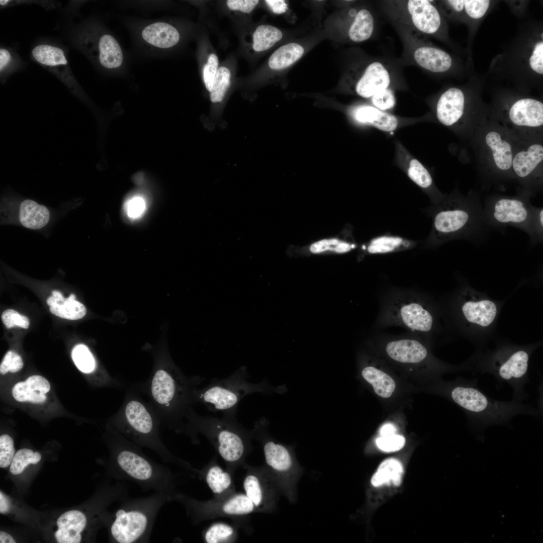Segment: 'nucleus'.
Wrapping results in <instances>:
<instances>
[{"label":"nucleus","instance_id":"680f3d73","mask_svg":"<svg viewBox=\"0 0 543 543\" xmlns=\"http://www.w3.org/2000/svg\"><path fill=\"white\" fill-rule=\"evenodd\" d=\"M446 2L452 9L456 12H460L464 9V0H451Z\"/></svg>","mask_w":543,"mask_h":543},{"label":"nucleus","instance_id":"052dcab7","mask_svg":"<svg viewBox=\"0 0 543 543\" xmlns=\"http://www.w3.org/2000/svg\"><path fill=\"white\" fill-rule=\"evenodd\" d=\"M10 503L8 498L1 491L0 493V513H7L10 509Z\"/></svg>","mask_w":543,"mask_h":543},{"label":"nucleus","instance_id":"20e7f679","mask_svg":"<svg viewBox=\"0 0 543 543\" xmlns=\"http://www.w3.org/2000/svg\"><path fill=\"white\" fill-rule=\"evenodd\" d=\"M433 323L432 314L420 291L393 288L382 295L376 324L378 328L402 327L421 338L432 330Z\"/></svg>","mask_w":543,"mask_h":543},{"label":"nucleus","instance_id":"7ed1b4c3","mask_svg":"<svg viewBox=\"0 0 543 543\" xmlns=\"http://www.w3.org/2000/svg\"><path fill=\"white\" fill-rule=\"evenodd\" d=\"M170 494L155 492L146 497L121 500L112 517L111 537L117 543L149 542L157 515L161 508L171 501Z\"/></svg>","mask_w":543,"mask_h":543},{"label":"nucleus","instance_id":"0eeeda50","mask_svg":"<svg viewBox=\"0 0 543 543\" xmlns=\"http://www.w3.org/2000/svg\"><path fill=\"white\" fill-rule=\"evenodd\" d=\"M245 367H241L229 377L213 379L203 388L194 391L195 402L203 404L208 410L221 412L223 415L236 416L239 402L250 394L265 391L264 383L254 384L247 381Z\"/></svg>","mask_w":543,"mask_h":543},{"label":"nucleus","instance_id":"bf43d9fd","mask_svg":"<svg viewBox=\"0 0 543 543\" xmlns=\"http://www.w3.org/2000/svg\"><path fill=\"white\" fill-rule=\"evenodd\" d=\"M396 428L391 423H386L383 425L380 429V434L381 436H385L395 434Z\"/></svg>","mask_w":543,"mask_h":543},{"label":"nucleus","instance_id":"423d86ee","mask_svg":"<svg viewBox=\"0 0 543 543\" xmlns=\"http://www.w3.org/2000/svg\"><path fill=\"white\" fill-rule=\"evenodd\" d=\"M186 420L181 431L204 434L226 462H238L246 454L250 433L237 422L236 416H202L192 410Z\"/></svg>","mask_w":543,"mask_h":543},{"label":"nucleus","instance_id":"e433bc0d","mask_svg":"<svg viewBox=\"0 0 543 543\" xmlns=\"http://www.w3.org/2000/svg\"><path fill=\"white\" fill-rule=\"evenodd\" d=\"M245 494L253 502L255 508L260 507L264 500L263 487L258 477L253 474H249L243 481Z\"/></svg>","mask_w":543,"mask_h":543},{"label":"nucleus","instance_id":"2f4dec72","mask_svg":"<svg viewBox=\"0 0 543 543\" xmlns=\"http://www.w3.org/2000/svg\"><path fill=\"white\" fill-rule=\"evenodd\" d=\"M283 37L282 32L277 28L267 25L258 26L253 35V48L257 52L266 50Z\"/></svg>","mask_w":543,"mask_h":543},{"label":"nucleus","instance_id":"f704fd0d","mask_svg":"<svg viewBox=\"0 0 543 543\" xmlns=\"http://www.w3.org/2000/svg\"><path fill=\"white\" fill-rule=\"evenodd\" d=\"M32 53L37 61L45 65L54 66L67 64L63 51L58 47L39 45L33 49Z\"/></svg>","mask_w":543,"mask_h":543},{"label":"nucleus","instance_id":"09e8293b","mask_svg":"<svg viewBox=\"0 0 543 543\" xmlns=\"http://www.w3.org/2000/svg\"><path fill=\"white\" fill-rule=\"evenodd\" d=\"M2 319L7 328L18 326L27 329L29 326L28 318L13 309L4 311L2 315Z\"/></svg>","mask_w":543,"mask_h":543},{"label":"nucleus","instance_id":"4d7b16f0","mask_svg":"<svg viewBox=\"0 0 543 543\" xmlns=\"http://www.w3.org/2000/svg\"><path fill=\"white\" fill-rule=\"evenodd\" d=\"M265 2L275 14L284 13L288 9L287 3L283 0H266Z\"/></svg>","mask_w":543,"mask_h":543},{"label":"nucleus","instance_id":"a19ab883","mask_svg":"<svg viewBox=\"0 0 543 543\" xmlns=\"http://www.w3.org/2000/svg\"><path fill=\"white\" fill-rule=\"evenodd\" d=\"M71 357L75 366L82 372L89 373L95 368L94 358L86 346L76 345L71 351Z\"/></svg>","mask_w":543,"mask_h":543},{"label":"nucleus","instance_id":"6ab92c4d","mask_svg":"<svg viewBox=\"0 0 543 543\" xmlns=\"http://www.w3.org/2000/svg\"><path fill=\"white\" fill-rule=\"evenodd\" d=\"M141 36L148 44L161 49L175 45L180 38L177 30L165 22H155L146 26L142 30Z\"/></svg>","mask_w":543,"mask_h":543},{"label":"nucleus","instance_id":"393cba45","mask_svg":"<svg viewBox=\"0 0 543 543\" xmlns=\"http://www.w3.org/2000/svg\"><path fill=\"white\" fill-rule=\"evenodd\" d=\"M462 311L469 321L482 326H487L495 319L497 308L493 302L489 300L468 302L463 306Z\"/></svg>","mask_w":543,"mask_h":543},{"label":"nucleus","instance_id":"c85d7f7f","mask_svg":"<svg viewBox=\"0 0 543 543\" xmlns=\"http://www.w3.org/2000/svg\"><path fill=\"white\" fill-rule=\"evenodd\" d=\"M414 245V242L400 236L382 235L373 239L367 250L370 254H385L406 250Z\"/></svg>","mask_w":543,"mask_h":543},{"label":"nucleus","instance_id":"9d476101","mask_svg":"<svg viewBox=\"0 0 543 543\" xmlns=\"http://www.w3.org/2000/svg\"><path fill=\"white\" fill-rule=\"evenodd\" d=\"M533 207L527 198L501 197L486 204L483 208L484 219L489 228L501 231L512 226L529 237Z\"/></svg>","mask_w":543,"mask_h":543},{"label":"nucleus","instance_id":"4c0bfd02","mask_svg":"<svg viewBox=\"0 0 543 543\" xmlns=\"http://www.w3.org/2000/svg\"><path fill=\"white\" fill-rule=\"evenodd\" d=\"M12 393L14 398L20 402L41 404L45 402L47 399L45 394L36 391L25 381L16 383L12 389Z\"/></svg>","mask_w":543,"mask_h":543},{"label":"nucleus","instance_id":"72a5a7b5","mask_svg":"<svg viewBox=\"0 0 543 543\" xmlns=\"http://www.w3.org/2000/svg\"><path fill=\"white\" fill-rule=\"evenodd\" d=\"M255 509L253 502L244 494H237L229 497L220 506L221 513L231 516L248 514Z\"/></svg>","mask_w":543,"mask_h":543},{"label":"nucleus","instance_id":"13d9d810","mask_svg":"<svg viewBox=\"0 0 543 543\" xmlns=\"http://www.w3.org/2000/svg\"><path fill=\"white\" fill-rule=\"evenodd\" d=\"M11 58L10 52L5 49H0V70L2 71L9 63Z\"/></svg>","mask_w":543,"mask_h":543},{"label":"nucleus","instance_id":"473e14b6","mask_svg":"<svg viewBox=\"0 0 543 543\" xmlns=\"http://www.w3.org/2000/svg\"><path fill=\"white\" fill-rule=\"evenodd\" d=\"M205 478L208 486L216 495L223 494L232 486L230 474L217 465L211 467L205 473Z\"/></svg>","mask_w":543,"mask_h":543},{"label":"nucleus","instance_id":"f03ea898","mask_svg":"<svg viewBox=\"0 0 543 543\" xmlns=\"http://www.w3.org/2000/svg\"><path fill=\"white\" fill-rule=\"evenodd\" d=\"M450 396L464 410L469 423L477 427L505 424L518 415H539L538 411L530 405L513 400L503 401L489 397L479 389L476 379H459L452 387Z\"/></svg>","mask_w":543,"mask_h":543},{"label":"nucleus","instance_id":"9b49d317","mask_svg":"<svg viewBox=\"0 0 543 543\" xmlns=\"http://www.w3.org/2000/svg\"><path fill=\"white\" fill-rule=\"evenodd\" d=\"M378 340L384 345L386 355L392 360L404 365H417L428 357V351L419 337L407 332L401 335L380 334Z\"/></svg>","mask_w":543,"mask_h":543},{"label":"nucleus","instance_id":"f3484780","mask_svg":"<svg viewBox=\"0 0 543 543\" xmlns=\"http://www.w3.org/2000/svg\"><path fill=\"white\" fill-rule=\"evenodd\" d=\"M87 516L81 511L72 510L61 514L57 519V530L54 535L59 543H79L81 533L87 526Z\"/></svg>","mask_w":543,"mask_h":543},{"label":"nucleus","instance_id":"6e6d98bb","mask_svg":"<svg viewBox=\"0 0 543 543\" xmlns=\"http://www.w3.org/2000/svg\"><path fill=\"white\" fill-rule=\"evenodd\" d=\"M127 212L128 215L133 218L139 217L143 212L145 203L143 198L135 197L131 199L127 203Z\"/></svg>","mask_w":543,"mask_h":543},{"label":"nucleus","instance_id":"5701e85b","mask_svg":"<svg viewBox=\"0 0 543 543\" xmlns=\"http://www.w3.org/2000/svg\"><path fill=\"white\" fill-rule=\"evenodd\" d=\"M485 141L491 150L496 167L502 171L509 170L512 166L513 160L512 150L510 143L503 139L501 135L495 131L487 134Z\"/></svg>","mask_w":543,"mask_h":543},{"label":"nucleus","instance_id":"cd10ccee","mask_svg":"<svg viewBox=\"0 0 543 543\" xmlns=\"http://www.w3.org/2000/svg\"><path fill=\"white\" fill-rule=\"evenodd\" d=\"M361 375L371 384L376 393L379 396L388 398L391 396L395 389L394 380L383 371L372 366L365 367Z\"/></svg>","mask_w":543,"mask_h":543},{"label":"nucleus","instance_id":"0e129e2a","mask_svg":"<svg viewBox=\"0 0 543 543\" xmlns=\"http://www.w3.org/2000/svg\"><path fill=\"white\" fill-rule=\"evenodd\" d=\"M9 2V1H8V0H1V1H0V4H1V6H5V5H6V4H7V3H8Z\"/></svg>","mask_w":543,"mask_h":543},{"label":"nucleus","instance_id":"7c9ffc66","mask_svg":"<svg viewBox=\"0 0 543 543\" xmlns=\"http://www.w3.org/2000/svg\"><path fill=\"white\" fill-rule=\"evenodd\" d=\"M374 28V20L372 14L366 9L358 12L351 25L348 35L353 42H360L369 39Z\"/></svg>","mask_w":543,"mask_h":543},{"label":"nucleus","instance_id":"39448f33","mask_svg":"<svg viewBox=\"0 0 543 543\" xmlns=\"http://www.w3.org/2000/svg\"><path fill=\"white\" fill-rule=\"evenodd\" d=\"M113 466L118 479L136 483L144 491H174L175 476L171 471L149 459L123 436L115 451Z\"/></svg>","mask_w":543,"mask_h":543},{"label":"nucleus","instance_id":"dca6fc26","mask_svg":"<svg viewBox=\"0 0 543 543\" xmlns=\"http://www.w3.org/2000/svg\"><path fill=\"white\" fill-rule=\"evenodd\" d=\"M407 8L413 24L420 31L433 34L439 29L441 18L437 9L426 0H410Z\"/></svg>","mask_w":543,"mask_h":543},{"label":"nucleus","instance_id":"6e6552de","mask_svg":"<svg viewBox=\"0 0 543 543\" xmlns=\"http://www.w3.org/2000/svg\"><path fill=\"white\" fill-rule=\"evenodd\" d=\"M121 430L123 435L136 444L155 451L165 463H183L174 457L162 443L158 427L144 404L137 400H131L123 411Z\"/></svg>","mask_w":543,"mask_h":543},{"label":"nucleus","instance_id":"c9c22d12","mask_svg":"<svg viewBox=\"0 0 543 543\" xmlns=\"http://www.w3.org/2000/svg\"><path fill=\"white\" fill-rule=\"evenodd\" d=\"M41 459V455L39 452H34L28 448L21 449L15 454L10 465V471L13 475L20 474L29 464H36Z\"/></svg>","mask_w":543,"mask_h":543},{"label":"nucleus","instance_id":"aec40b11","mask_svg":"<svg viewBox=\"0 0 543 543\" xmlns=\"http://www.w3.org/2000/svg\"><path fill=\"white\" fill-rule=\"evenodd\" d=\"M52 296L47 300L50 306V311L54 315L66 319L75 320L83 318L86 314V308L81 303L75 300V296L72 294L65 298L61 293L56 290L52 291Z\"/></svg>","mask_w":543,"mask_h":543},{"label":"nucleus","instance_id":"4468645a","mask_svg":"<svg viewBox=\"0 0 543 543\" xmlns=\"http://www.w3.org/2000/svg\"><path fill=\"white\" fill-rule=\"evenodd\" d=\"M390 77L388 70L379 62L366 66L354 83V89L358 96L372 98L379 92L388 88Z\"/></svg>","mask_w":543,"mask_h":543},{"label":"nucleus","instance_id":"b1692460","mask_svg":"<svg viewBox=\"0 0 543 543\" xmlns=\"http://www.w3.org/2000/svg\"><path fill=\"white\" fill-rule=\"evenodd\" d=\"M263 452L266 463L275 471L286 473L292 467V458L284 445L267 440L264 443Z\"/></svg>","mask_w":543,"mask_h":543},{"label":"nucleus","instance_id":"79ce46f5","mask_svg":"<svg viewBox=\"0 0 543 543\" xmlns=\"http://www.w3.org/2000/svg\"><path fill=\"white\" fill-rule=\"evenodd\" d=\"M231 74L226 67L218 68L211 91L210 98L212 102H221L230 84Z\"/></svg>","mask_w":543,"mask_h":543},{"label":"nucleus","instance_id":"3c124183","mask_svg":"<svg viewBox=\"0 0 543 543\" xmlns=\"http://www.w3.org/2000/svg\"><path fill=\"white\" fill-rule=\"evenodd\" d=\"M218 59L212 53L208 57L207 62L203 68V79L206 88L211 92L218 70Z\"/></svg>","mask_w":543,"mask_h":543},{"label":"nucleus","instance_id":"5fc2aeb1","mask_svg":"<svg viewBox=\"0 0 543 543\" xmlns=\"http://www.w3.org/2000/svg\"><path fill=\"white\" fill-rule=\"evenodd\" d=\"M257 0H229L226 4L228 8L233 11L250 13L258 4Z\"/></svg>","mask_w":543,"mask_h":543},{"label":"nucleus","instance_id":"49530a36","mask_svg":"<svg viewBox=\"0 0 543 543\" xmlns=\"http://www.w3.org/2000/svg\"><path fill=\"white\" fill-rule=\"evenodd\" d=\"M22 357L15 352L8 351L4 356L0 365V373L5 375L8 372L16 373L23 367Z\"/></svg>","mask_w":543,"mask_h":543},{"label":"nucleus","instance_id":"c03bdc74","mask_svg":"<svg viewBox=\"0 0 543 543\" xmlns=\"http://www.w3.org/2000/svg\"><path fill=\"white\" fill-rule=\"evenodd\" d=\"M15 456L13 439L8 434L0 436V467L6 468L11 465Z\"/></svg>","mask_w":543,"mask_h":543},{"label":"nucleus","instance_id":"c756f323","mask_svg":"<svg viewBox=\"0 0 543 543\" xmlns=\"http://www.w3.org/2000/svg\"><path fill=\"white\" fill-rule=\"evenodd\" d=\"M304 49L297 43H290L277 49L270 56L268 65L272 69L287 68L299 60L303 55Z\"/></svg>","mask_w":543,"mask_h":543},{"label":"nucleus","instance_id":"ea45409f","mask_svg":"<svg viewBox=\"0 0 543 543\" xmlns=\"http://www.w3.org/2000/svg\"><path fill=\"white\" fill-rule=\"evenodd\" d=\"M235 530L230 525L216 523L211 525L205 532L204 540L207 543L225 542L234 536Z\"/></svg>","mask_w":543,"mask_h":543},{"label":"nucleus","instance_id":"f257e3e1","mask_svg":"<svg viewBox=\"0 0 543 543\" xmlns=\"http://www.w3.org/2000/svg\"><path fill=\"white\" fill-rule=\"evenodd\" d=\"M434 205L429 245L436 246L455 239L478 243L484 239L489 228L478 201L450 196Z\"/></svg>","mask_w":543,"mask_h":543},{"label":"nucleus","instance_id":"de8ad7c7","mask_svg":"<svg viewBox=\"0 0 543 543\" xmlns=\"http://www.w3.org/2000/svg\"><path fill=\"white\" fill-rule=\"evenodd\" d=\"M376 442L377 446L382 450L391 452L401 449L405 444V439L401 435L393 434L378 438Z\"/></svg>","mask_w":543,"mask_h":543},{"label":"nucleus","instance_id":"e2e57ef3","mask_svg":"<svg viewBox=\"0 0 543 543\" xmlns=\"http://www.w3.org/2000/svg\"><path fill=\"white\" fill-rule=\"evenodd\" d=\"M0 542L1 543H15L16 541L13 537L9 533L4 532H0Z\"/></svg>","mask_w":543,"mask_h":543},{"label":"nucleus","instance_id":"37998d69","mask_svg":"<svg viewBox=\"0 0 543 543\" xmlns=\"http://www.w3.org/2000/svg\"><path fill=\"white\" fill-rule=\"evenodd\" d=\"M543 209L534 207L532 212L530 241L532 245L542 241Z\"/></svg>","mask_w":543,"mask_h":543},{"label":"nucleus","instance_id":"864d4df0","mask_svg":"<svg viewBox=\"0 0 543 543\" xmlns=\"http://www.w3.org/2000/svg\"><path fill=\"white\" fill-rule=\"evenodd\" d=\"M25 382L36 391L45 394L50 390V384L44 377L40 375H33L28 377Z\"/></svg>","mask_w":543,"mask_h":543},{"label":"nucleus","instance_id":"bb28decb","mask_svg":"<svg viewBox=\"0 0 543 543\" xmlns=\"http://www.w3.org/2000/svg\"><path fill=\"white\" fill-rule=\"evenodd\" d=\"M403 473L401 463L395 459H388L380 464L372 478L371 483L375 487L384 484L398 486L401 483Z\"/></svg>","mask_w":543,"mask_h":543},{"label":"nucleus","instance_id":"a18cd8bd","mask_svg":"<svg viewBox=\"0 0 543 543\" xmlns=\"http://www.w3.org/2000/svg\"><path fill=\"white\" fill-rule=\"evenodd\" d=\"M371 101L375 107L384 112L392 109L396 104L395 95L388 88L376 93L371 98Z\"/></svg>","mask_w":543,"mask_h":543},{"label":"nucleus","instance_id":"4be33fe9","mask_svg":"<svg viewBox=\"0 0 543 543\" xmlns=\"http://www.w3.org/2000/svg\"><path fill=\"white\" fill-rule=\"evenodd\" d=\"M543 159V146L539 144L530 145L526 150L518 152L513 158L512 166L515 174L524 180L531 176Z\"/></svg>","mask_w":543,"mask_h":543},{"label":"nucleus","instance_id":"ddd939ff","mask_svg":"<svg viewBox=\"0 0 543 543\" xmlns=\"http://www.w3.org/2000/svg\"><path fill=\"white\" fill-rule=\"evenodd\" d=\"M351 116L359 124L371 126L388 133H392L405 126L415 123L369 105H361L354 108L351 112Z\"/></svg>","mask_w":543,"mask_h":543},{"label":"nucleus","instance_id":"1a4fd4ad","mask_svg":"<svg viewBox=\"0 0 543 543\" xmlns=\"http://www.w3.org/2000/svg\"><path fill=\"white\" fill-rule=\"evenodd\" d=\"M62 213L32 199L14 195L6 196L1 201V224L18 225L30 230L46 229Z\"/></svg>","mask_w":543,"mask_h":543},{"label":"nucleus","instance_id":"2eb2a0df","mask_svg":"<svg viewBox=\"0 0 543 543\" xmlns=\"http://www.w3.org/2000/svg\"><path fill=\"white\" fill-rule=\"evenodd\" d=\"M465 97L462 90L450 87L439 97L436 108V117L442 125L450 127L460 119L464 113Z\"/></svg>","mask_w":543,"mask_h":543},{"label":"nucleus","instance_id":"a878e982","mask_svg":"<svg viewBox=\"0 0 543 543\" xmlns=\"http://www.w3.org/2000/svg\"><path fill=\"white\" fill-rule=\"evenodd\" d=\"M99 61L101 65L108 69H115L121 66L123 53L121 47L111 35H102L99 41Z\"/></svg>","mask_w":543,"mask_h":543},{"label":"nucleus","instance_id":"58836bf2","mask_svg":"<svg viewBox=\"0 0 543 543\" xmlns=\"http://www.w3.org/2000/svg\"><path fill=\"white\" fill-rule=\"evenodd\" d=\"M353 248V245L345 241L330 238L319 240L312 243L310 251L313 253H320L330 251L338 253H346Z\"/></svg>","mask_w":543,"mask_h":543},{"label":"nucleus","instance_id":"a211bd4d","mask_svg":"<svg viewBox=\"0 0 543 543\" xmlns=\"http://www.w3.org/2000/svg\"><path fill=\"white\" fill-rule=\"evenodd\" d=\"M509 116L511 121L517 126H541L543 124V104L533 99H520L511 106Z\"/></svg>","mask_w":543,"mask_h":543},{"label":"nucleus","instance_id":"603ef678","mask_svg":"<svg viewBox=\"0 0 543 543\" xmlns=\"http://www.w3.org/2000/svg\"><path fill=\"white\" fill-rule=\"evenodd\" d=\"M529 65L535 72L543 74V42L539 41L534 45L529 57Z\"/></svg>","mask_w":543,"mask_h":543},{"label":"nucleus","instance_id":"8fccbe9b","mask_svg":"<svg viewBox=\"0 0 543 543\" xmlns=\"http://www.w3.org/2000/svg\"><path fill=\"white\" fill-rule=\"evenodd\" d=\"M464 2L467 14L475 19L483 17L490 5V1L486 0H465Z\"/></svg>","mask_w":543,"mask_h":543},{"label":"nucleus","instance_id":"f8f14e48","mask_svg":"<svg viewBox=\"0 0 543 543\" xmlns=\"http://www.w3.org/2000/svg\"><path fill=\"white\" fill-rule=\"evenodd\" d=\"M395 162L407 176L430 197L432 203H439L443 197L434 187L432 177L422 163L398 140L395 142Z\"/></svg>","mask_w":543,"mask_h":543},{"label":"nucleus","instance_id":"412c9836","mask_svg":"<svg viewBox=\"0 0 543 543\" xmlns=\"http://www.w3.org/2000/svg\"><path fill=\"white\" fill-rule=\"evenodd\" d=\"M414 58L421 67L433 72L446 71L452 65V59L447 53L432 47H419L414 51Z\"/></svg>","mask_w":543,"mask_h":543}]
</instances>
